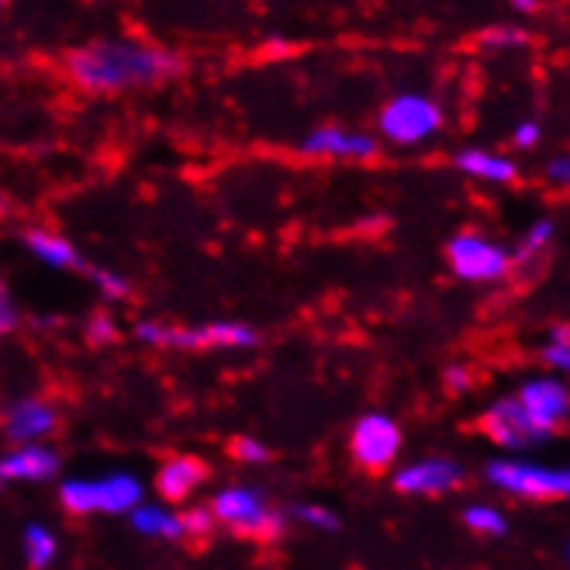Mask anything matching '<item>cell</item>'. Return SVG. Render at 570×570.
Returning <instances> with one entry per match:
<instances>
[{"instance_id":"1","label":"cell","mask_w":570,"mask_h":570,"mask_svg":"<svg viewBox=\"0 0 570 570\" xmlns=\"http://www.w3.org/2000/svg\"><path fill=\"white\" fill-rule=\"evenodd\" d=\"M184 70H187V62L180 52L131 39V36L94 39L62 56L66 80L94 97L149 90V87L177 80Z\"/></svg>"},{"instance_id":"2","label":"cell","mask_w":570,"mask_h":570,"mask_svg":"<svg viewBox=\"0 0 570 570\" xmlns=\"http://www.w3.org/2000/svg\"><path fill=\"white\" fill-rule=\"evenodd\" d=\"M208 512L215 515L222 529L246 535V540H259V543L281 540L287 529V515L253 484H228L215 491L208 501Z\"/></svg>"},{"instance_id":"3","label":"cell","mask_w":570,"mask_h":570,"mask_svg":"<svg viewBox=\"0 0 570 570\" xmlns=\"http://www.w3.org/2000/svg\"><path fill=\"white\" fill-rule=\"evenodd\" d=\"M136 340L153 350H249L259 343V332L246 322H200V325H170L146 318L136 325Z\"/></svg>"},{"instance_id":"4","label":"cell","mask_w":570,"mask_h":570,"mask_svg":"<svg viewBox=\"0 0 570 570\" xmlns=\"http://www.w3.org/2000/svg\"><path fill=\"white\" fill-rule=\"evenodd\" d=\"M146 484L128 474L111 471L100 478H66L59 484V505L70 515H128L142 505Z\"/></svg>"},{"instance_id":"5","label":"cell","mask_w":570,"mask_h":570,"mask_svg":"<svg viewBox=\"0 0 570 570\" xmlns=\"http://www.w3.org/2000/svg\"><path fill=\"white\" fill-rule=\"evenodd\" d=\"M377 128L394 146H419L443 128V111L422 94H397L381 108Z\"/></svg>"},{"instance_id":"6","label":"cell","mask_w":570,"mask_h":570,"mask_svg":"<svg viewBox=\"0 0 570 570\" xmlns=\"http://www.w3.org/2000/svg\"><path fill=\"white\" fill-rule=\"evenodd\" d=\"M350 453H353V463L363 466V471H371V474L387 471L401 453V425L381 412L360 415L350 432Z\"/></svg>"},{"instance_id":"7","label":"cell","mask_w":570,"mask_h":570,"mask_svg":"<svg viewBox=\"0 0 570 570\" xmlns=\"http://www.w3.org/2000/svg\"><path fill=\"white\" fill-rule=\"evenodd\" d=\"M446 259L460 281H474V284L505 277L512 266L505 249L494 246L484 236H474V232H460V236H453L446 246Z\"/></svg>"},{"instance_id":"8","label":"cell","mask_w":570,"mask_h":570,"mask_svg":"<svg viewBox=\"0 0 570 570\" xmlns=\"http://www.w3.org/2000/svg\"><path fill=\"white\" fill-rule=\"evenodd\" d=\"M488 481L522 498H570V471H543V466H529L515 460L491 463Z\"/></svg>"},{"instance_id":"9","label":"cell","mask_w":570,"mask_h":570,"mask_svg":"<svg viewBox=\"0 0 570 570\" xmlns=\"http://www.w3.org/2000/svg\"><path fill=\"white\" fill-rule=\"evenodd\" d=\"M301 156L340 159V163H371V159H377V139L366 136V131H350L343 125H322L301 139Z\"/></svg>"},{"instance_id":"10","label":"cell","mask_w":570,"mask_h":570,"mask_svg":"<svg viewBox=\"0 0 570 570\" xmlns=\"http://www.w3.org/2000/svg\"><path fill=\"white\" fill-rule=\"evenodd\" d=\"M212 478V466L200 460L197 453H174L159 463V471L153 478V488L156 494L163 498V505H184L190 501L200 488L208 484Z\"/></svg>"},{"instance_id":"11","label":"cell","mask_w":570,"mask_h":570,"mask_svg":"<svg viewBox=\"0 0 570 570\" xmlns=\"http://www.w3.org/2000/svg\"><path fill=\"white\" fill-rule=\"evenodd\" d=\"M481 429L488 440H494L498 446H509V450H522L543 440V429L529 419V412L519 405V397H505L498 401L491 412L481 415Z\"/></svg>"},{"instance_id":"12","label":"cell","mask_w":570,"mask_h":570,"mask_svg":"<svg viewBox=\"0 0 570 570\" xmlns=\"http://www.w3.org/2000/svg\"><path fill=\"white\" fill-rule=\"evenodd\" d=\"M0 422H4V432L14 446H28V443L49 440L59 429V412L46 397H18Z\"/></svg>"},{"instance_id":"13","label":"cell","mask_w":570,"mask_h":570,"mask_svg":"<svg viewBox=\"0 0 570 570\" xmlns=\"http://www.w3.org/2000/svg\"><path fill=\"white\" fill-rule=\"evenodd\" d=\"M456 484H463V466L446 456L409 463L394 474V491L401 494H446Z\"/></svg>"},{"instance_id":"14","label":"cell","mask_w":570,"mask_h":570,"mask_svg":"<svg viewBox=\"0 0 570 570\" xmlns=\"http://www.w3.org/2000/svg\"><path fill=\"white\" fill-rule=\"evenodd\" d=\"M59 474V453L46 443L11 446L0 456V484H42Z\"/></svg>"},{"instance_id":"15","label":"cell","mask_w":570,"mask_h":570,"mask_svg":"<svg viewBox=\"0 0 570 570\" xmlns=\"http://www.w3.org/2000/svg\"><path fill=\"white\" fill-rule=\"evenodd\" d=\"M519 405L529 412V419L535 425L550 435L563 422V415L570 412V394L557 381H532L519 391Z\"/></svg>"},{"instance_id":"16","label":"cell","mask_w":570,"mask_h":570,"mask_svg":"<svg viewBox=\"0 0 570 570\" xmlns=\"http://www.w3.org/2000/svg\"><path fill=\"white\" fill-rule=\"evenodd\" d=\"M21 243L42 266H49V271H83V259H80L77 246L56 228L31 225L21 232Z\"/></svg>"},{"instance_id":"17","label":"cell","mask_w":570,"mask_h":570,"mask_svg":"<svg viewBox=\"0 0 570 570\" xmlns=\"http://www.w3.org/2000/svg\"><path fill=\"white\" fill-rule=\"evenodd\" d=\"M128 525L136 529L146 540H163V543H177L184 540V522H180V512L170 509V505H153V501H142L139 509L128 512Z\"/></svg>"},{"instance_id":"18","label":"cell","mask_w":570,"mask_h":570,"mask_svg":"<svg viewBox=\"0 0 570 570\" xmlns=\"http://www.w3.org/2000/svg\"><path fill=\"white\" fill-rule=\"evenodd\" d=\"M456 166L463 174L471 177H481V180H491V184H512L519 177L515 163L505 159V156H494V153H484V149H466L456 156Z\"/></svg>"},{"instance_id":"19","label":"cell","mask_w":570,"mask_h":570,"mask_svg":"<svg viewBox=\"0 0 570 570\" xmlns=\"http://www.w3.org/2000/svg\"><path fill=\"white\" fill-rule=\"evenodd\" d=\"M21 553L31 570H46L59 557V535L42 522H28L21 532Z\"/></svg>"},{"instance_id":"20","label":"cell","mask_w":570,"mask_h":570,"mask_svg":"<svg viewBox=\"0 0 570 570\" xmlns=\"http://www.w3.org/2000/svg\"><path fill=\"white\" fill-rule=\"evenodd\" d=\"M287 519H297L301 525L318 529V532L340 529V515H335L332 509H325V505H315V501H294V505L287 509Z\"/></svg>"},{"instance_id":"21","label":"cell","mask_w":570,"mask_h":570,"mask_svg":"<svg viewBox=\"0 0 570 570\" xmlns=\"http://www.w3.org/2000/svg\"><path fill=\"white\" fill-rule=\"evenodd\" d=\"M228 453H232V460L249 463V466H263L274 456L271 446H266L263 440H256V435H236V440L228 443Z\"/></svg>"},{"instance_id":"22","label":"cell","mask_w":570,"mask_h":570,"mask_svg":"<svg viewBox=\"0 0 570 570\" xmlns=\"http://www.w3.org/2000/svg\"><path fill=\"white\" fill-rule=\"evenodd\" d=\"M90 281L100 291V297H108V301H125L131 294V281L121 277L118 271H108V266H94Z\"/></svg>"},{"instance_id":"23","label":"cell","mask_w":570,"mask_h":570,"mask_svg":"<svg viewBox=\"0 0 570 570\" xmlns=\"http://www.w3.org/2000/svg\"><path fill=\"white\" fill-rule=\"evenodd\" d=\"M529 42V31L522 28H512V24H501V28H488L478 36V46L481 49H519Z\"/></svg>"},{"instance_id":"24","label":"cell","mask_w":570,"mask_h":570,"mask_svg":"<svg viewBox=\"0 0 570 570\" xmlns=\"http://www.w3.org/2000/svg\"><path fill=\"white\" fill-rule=\"evenodd\" d=\"M180 522H184V540H208L218 525L208 505H190L187 512H180Z\"/></svg>"},{"instance_id":"25","label":"cell","mask_w":570,"mask_h":570,"mask_svg":"<svg viewBox=\"0 0 570 570\" xmlns=\"http://www.w3.org/2000/svg\"><path fill=\"white\" fill-rule=\"evenodd\" d=\"M463 522H466V529L481 532V535H501V532H505V519H501L488 505H471V509L463 512Z\"/></svg>"},{"instance_id":"26","label":"cell","mask_w":570,"mask_h":570,"mask_svg":"<svg viewBox=\"0 0 570 570\" xmlns=\"http://www.w3.org/2000/svg\"><path fill=\"white\" fill-rule=\"evenodd\" d=\"M543 360L557 371H570V325H557L550 332V346L543 350Z\"/></svg>"},{"instance_id":"27","label":"cell","mask_w":570,"mask_h":570,"mask_svg":"<svg viewBox=\"0 0 570 570\" xmlns=\"http://www.w3.org/2000/svg\"><path fill=\"white\" fill-rule=\"evenodd\" d=\"M115 340H118V325H115V318L105 315V312H97V315L87 322V343H90V346H108V343H115Z\"/></svg>"},{"instance_id":"28","label":"cell","mask_w":570,"mask_h":570,"mask_svg":"<svg viewBox=\"0 0 570 570\" xmlns=\"http://www.w3.org/2000/svg\"><path fill=\"white\" fill-rule=\"evenodd\" d=\"M21 325V312L14 305V294L8 287V281L0 277V335H11Z\"/></svg>"},{"instance_id":"29","label":"cell","mask_w":570,"mask_h":570,"mask_svg":"<svg viewBox=\"0 0 570 570\" xmlns=\"http://www.w3.org/2000/svg\"><path fill=\"white\" fill-rule=\"evenodd\" d=\"M550 236H553V222H540V225H532L529 239H525V243H522V249L515 253V263H529L535 253H540V249L550 243Z\"/></svg>"},{"instance_id":"30","label":"cell","mask_w":570,"mask_h":570,"mask_svg":"<svg viewBox=\"0 0 570 570\" xmlns=\"http://www.w3.org/2000/svg\"><path fill=\"white\" fill-rule=\"evenodd\" d=\"M535 139H540V128H535V125H522V128L515 131V146H522V149L535 146Z\"/></svg>"},{"instance_id":"31","label":"cell","mask_w":570,"mask_h":570,"mask_svg":"<svg viewBox=\"0 0 570 570\" xmlns=\"http://www.w3.org/2000/svg\"><path fill=\"white\" fill-rule=\"evenodd\" d=\"M550 177L570 187V159H557V163H550Z\"/></svg>"},{"instance_id":"32","label":"cell","mask_w":570,"mask_h":570,"mask_svg":"<svg viewBox=\"0 0 570 570\" xmlns=\"http://www.w3.org/2000/svg\"><path fill=\"white\" fill-rule=\"evenodd\" d=\"M446 377H450V387H466V374L456 371V366H453V371H450Z\"/></svg>"},{"instance_id":"33","label":"cell","mask_w":570,"mask_h":570,"mask_svg":"<svg viewBox=\"0 0 570 570\" xmlns=\"http://www.w3.org/2000/svg\"><path fill=\"white\" fill-rule=\"evenodd\" d=\"M11 215V197H8V190H0V218H8Z\"/></svg>"},{"instance_id":"34","label":"cell","mask_w":570,"mask_h":570,"mask_svg":"<svg viewBox=\"0 0 570 570\" xmlns=\"http://www.w3.org/2000/svg\"><path fill=\"white\" fill-rule=\"evenodd\" d=\"M567 560H570V550H567Z\"/></svg>"}]
</instances>
